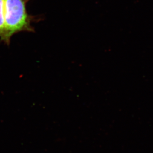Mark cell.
<instances>
[{"instance_id":"cell-2","label":"cell","mask_w":153,"mask_h":153,"mask_svg":"<svg viewBox=\"0 0 153 153\" xmlns=\"http://www.w3.org/2000/svg\"><path fill=\"white\" fill-rule=\"evenodd\" d=\"M5 0H0V40L4 36V7Z\"/></svg>"},{"instance_id":"cell-1","label":"cell","mask_w":153,"mask_h":153,"mask_svg":"<svg viewBox=\"0 0 153 153\" xmlns=\"http://www.w3.org/2000/svg\"><path fill=\"white\" fill-rule=\"evenodd\" d=\"M29 0H5L4 36L2 42L9 45L10 39L20 32H34L32 25L35 17L27 13L26 5Z\"/></svg>"}]
</instances>
